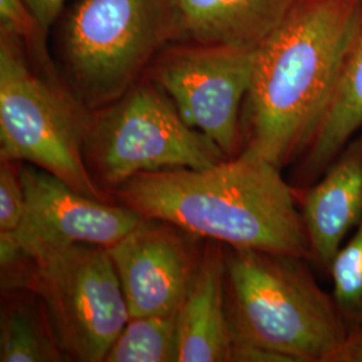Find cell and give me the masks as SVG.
<instances>
[{
    "mask_svg": "<svg viewBox=\"0 0 362 362\" xmlns=\"http://www.w3.org/2000/svg\"><path fill=\"white\" fill-rule=\"evenodd\" d=\"M26 209L22 163L0 160V233H13L21 227Z\"/></svg>",
    "mask_w": 362,
    "mask_h": 362,
    "instance_id": "obj_19",
    "label": "cell"
},
{
    "mask_svg": "<svg viewBox=\"0 0 362 362\" xmlns=\"http://www.w3.org/2000/svg\"><path fill=\"white\" fill-rule=\"evenodd\" d=\"M303 0H175L173 42L257 49Z\"/></svg>",
    "mask_w": 362,
    "mask_h": 362,
    "instance_id": "obj_13",
    "label": "cell"
},
{
    "mask_svg": "<svg viewBox=\"0 0 362 362\" xmlns=\"http://www.w3.org/2000/svg\"><path fill=\"white\" fill-rule=\"evenodd\" d=\"M112 194L143 218L167 221L196 239L311 262L297 191L282 169L258 156L242 152L207 168L145 172Z\"/></svg>",
    "mask_w": 362,
    "mask_h": 362,
    "instance_id": "obj_2",
    "label": "cell"
},
{
    "mask_svg": "<svg viewBox=\"0 0 362 362\" xmlns=\"http://www.w3.org/2000/svg\"><path fill=\"white\" fill-rule=\"evenodd\" d=\"M177 354V314L132 317L104 362H173Z\"/></svg>",
    "mask_w": 362,
    "mask_h": 362,
    "instance_id": "obj_16",
    "label": "cell"
},
{
    "mask_svg": "<svg viewBox=\"0 0 362 362\" xmlns=\"http://www.w3.org/2000/svg\"><path fill=\"white\" fill-rule=\"evenodd\" d=\"M327 276L337 309L351 333L362 327V220L338 250Z\"/></svg>",
    "mask_w": 362,
    "mask_h": 362,
    "instance_id": "obj_17",
    "label": "cell"
},
{
    "mask_svg": "<svg viewBox=\"0 0 362 362\" xmlns=\"http://www.w3.org/2000/svg\"><path fill=\"white\" fill-rule=\"evenodd\" d=\"M362 22V0H303L258 49L242 152L284 169L318 128Z\"/></svg>",
    "mask_w": 362,
    "mask_h": 362,
    "instance_id": "obj_1",
    "label": "cell"
},
{
    "mask_svg": "<svg viewBox=\"0 0 362 362\" xmlns=\"http://www.w3.org/2000/svg\"><path fill=\"white\" fill-rule=\"evenodd\" d=\"M257 49L172 42L145 76L168 95L191 128L233 158L243 149L242 109Z\"/></svg>",
    "mask_w": 362,
    "mask_h": 362,
    "instance_id": "obj_8",
    "label": "cell"
},
{
    "mask_svg": "<svg viewBox=\"0 0 362 362\" xmlns=\"http://www.w3.org/2000/svg\"><path fill=\"white\" fill-rule=\"evenodd\" d=\"M22 180L25 218L11 235L31 260L77 245L110 248L144 220L132 208L79 194L31 164L22 163Z\"/></svg>",
    "mask_w": 362,
    "mask_h": 362,
    "instance_id": "obj_9",
    "label": "cell"
},
{
    "mask_svg": "<svg viewBox=\"0 0 362 362\" xmlns=\"http://www.w3.org/2000/svg\"><path fill=\"white\" fill-rule=\"evenodd\" d=\"M296 191L311 264L327 275L338 250L362 220V130L317 180Z\"/></svg>",
    "mask_w": 362,
    "mask_h": 362,
    "instance_id": "obj_11",
    "label": "cell"
},
{
    "mask_svg": "<svg viewBox=\"0 0 362 362\" xmlns=\"http://www.w3.org/2000/svg\"><path fill=\"white\" fill-rule=\"evenodd\" d=\"M177 361L233 362L226 305V246L207 240L194 285L177 313Z\"/></svg>",
    "mask_w": 362,
    "mask_h": 362,
    "instance_id": "obj_12",
    "label": "cell"
},
{
    "mask_svg": "<svg viewBox=\"0 0 362 362\" xmlns=\"http://www.w3.org/2000/svg\"><path fill=\"white\" fill-rule=\"evenodd\" d=\"M329 362H362V327L348 334Z\"/></svg>",
    "mask_w": 362,
    "mask_h": 362,
    "instance_id": "obj_21",
    "label": "cell"
},
{
    "mask_svg": "<svg viewBox=\"0 0 362 362\" xmlns=\"http://www.w3.org/2000/svg\"><path fill=\"white\" fill-rule=\"evenodd\" d=\"M0 33L18 39L38 70L52 77H62L49 50L50 34L40 26L25 0H0Z\"/></svg>",
    "mask_w": 362,
    "mask_h": 362,
    "instance_id": "obj_18",
    "label": "cell"
},
{
    "mask_svg": "<svg viewBox=\"0 0 362 362\" xmlns=\"http://www.w3.org/2000/svg\"><path fill=\"white\" fill-rule=\"evenodd\" d=\"M28 8L37 16V19L49 34H52V27L57 23L59 15L69 0H25Z\"/></svg>",
    "mask_w": 362,
    "mask_h": 362,
    "instance_id": "obj_20",
    "label": "cell"
},
{
    "mask_svg": "<svg viewBox=\"0 0 362 362\" xmlns=\"http://www.w3.org/2000/svg\"><path fill=\"white\" fill-rule=\"evenodd\" d=\"M83 152L93 179L107 194L140 173L207 168L228 158L181 118L146 76L112 104L91 112Z\"/></svg>",
    "mask_w": 362,
    "mask_h": 362,
    "instance_id": "obj_6",
    "label": "cell"
},
{
    "mask_svg": "<svg viewBox=\"0 0 362 362\" xmlns=\"http://www.w3.org/2000/svg\"><path fill=\"white\" fill-rule=\"evenodd\" d=\"M90 116L64 78L38 70L18 39L0 33V160L31 164L109 202L85 160Z\"/></svg>",
    "mask_w": 362,
    "mask_h": 362,
    "instance_id": "obj_5",
    "label": "cell"
},
{
    "mask_svg": "<svg viewBox=\"0 0 362 362\" xmlns=\"http://www.w3.org/2000/svg\"><path fill=\"white\" fill-rule=\"evenodd\" d=\"M0 361H66L45 303L28 288L3 291Z\"/></svg>",
    "mask_w": 362,
    "mask_h": 362,
    "instance_id": "obj_15",
    "label": "cell"
},
{
    "mask_svg": "<svg viewBox=\"0 0 362 362\" xmlns=\"http://www.w3.org/2000/svg\"><path fill=\"white\" fill-rule=\"evenodd\" d=\"M194 236L163 220L146 219L115 246V263L132 317L176 315L194 285L203 248Z\"/></svg>",
    "mask_w": 362,
    "mask_h": 362,
    "instance_id": "obj_10",
    "label": "cell"
},
{
    "mask_svg": "<svg viewBox=\"0 0 362 362\" xmlns=\"http://www.w3.org/2000/svg\"><path fill=\"white\" fill-rule=\"evenodd\" d=\"M308 258L226 246L233 362H329L349 334Z\"/></svg>",
    "mask_w": 362,
    "mask_h": 362,
    "instance_id": "obj_3",
    "label": "cell"
},
{
    "mask_svg": "<svg viewBox=\"0 0 362 362\" xmlns=\"http://www.w3.org/2000/svg\"><path fill=\"white\" fill-rule=\"evenodd\" d=\"M23 288L45 303L66 361L104 362L130 320L105 247L77 245L33 260Z\"/></svg>",
    "mask_w": 362,
    "mask_h": 362,
    "instance_id": "obj_7",
    "label": "cell"
},
{
    "mask_svg": "<svg viewBox=\"0 0 362 362\" xmlns=\"http://www.w3.org/2000/svg\"><path fill=\"white\" fill-rule=\"evenodd\" d=\"M52 31L58 70L93 112L129 90L175 40V0H69Z\"/></svg>",
    "mask_w": 362,
    "mask_h": 362,
    "instance_id": "obj_4",
    "label": "cell"
},
{
    "mask_svg": "<svg viewBox=\"0 0 362 362\" xmlns=\"http://www.w3.org/2000/svg\"><path fill=\"white\" fill-rule=\"evenodd\" d=\"M362 130V22L345 57L336 89L303 152L294 161L293 185L317 180L341 149Z\"/></svg>",
    "mask_w": 362,
    "mask_h": 362,
    "instance_id": "obj_14",
    "label": "cell"
}]
</instances>
